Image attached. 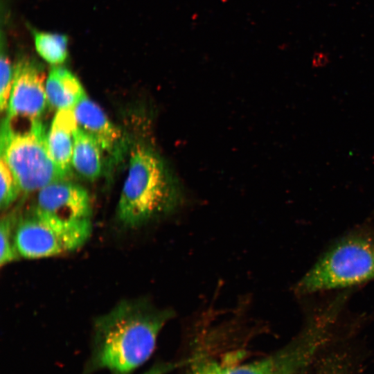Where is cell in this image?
Here are the masks:
<instances>
[{"mask_svg":"<svg viewBox=\"0 0 374 374\" xmlns=\"http://www.w3.org/2000/svg\"><path fill=\"white\" fill-rule=\"evenodd\" d=\"M328 333L322 321L312 318L299 338L274 354L244 363L195 357L188 360V374H302Z\"/></svg>","mask_w":374,"mask_h":374,"instance_id":"5b68a950","label":"cell"},{"mask_svg":"<svg viewBox=\"0 0 374 374\" xmlns=\"http://www.w3.org/2000/svg\"><path fill=\"white\" fill-rule=\"evenodd\" d=\"M103 150L97 141L79 126L73 133L72 166L84 179L93 181L103 169Z\"/></svg>","mask_w":374,"mask_h":374,"instance_id":"7c38bea8","label":"cell"},{"mask_svg":"<svg viewBox=\"0 0 374 374\" xmlns=\"http://www.w3.org/2000/svg\"><path fill=\"white\" fill-rule=\"evenodd\" d=\"M374 278V238L355 233L330 248L299 280L295 293L350 287Z\"/></svg>","mask_w":374,"mask_h":374,"instance_id":"277c9868","label":"cell"},{"mask_svg":"<svg viewBox=\"0 0 374 374\" xmlns=\"http://www.w3.org/2000/svg\"><path fill=\"white\" fill-rule=\"evenodd\" d=\"M178 363L161 364L156 365L143 374H166L178 366Z\"/></svg>","mask_w":374,"mask_h":374,"instance_id":"e0dca14e","label":"cell"},{"mask_svg":"<svg viewBox=\"0 0 374 374\" xmlns=\"http://www.w3.org/2000/svg\"><path fill=\"white\" fill-rule=\"evenodd\" d=\"M18 219L12 213L3 216L0 222V265L17 260L20 256L15 247V229Z\"/></svg>","mask_w":374,"mask_h":374,"instance_id":"5bb4252c","label":"cell"},{"mask_svg":"<svg viewBox=\"0 0 374 374\" xmlns=\"http://www.w3.org/2000/svg\"><path fill=\"white\" fill-rule=\"evenodd\" d=\"M78 126L91 135L103 152L117 157L123 146V136L103 109L87 96L73 108Z\"/></svg>","mask_w":374,"mask_h":374,"instance_id":"9c48e42d","label":"cell"},{"mask_svg":"<svg viewBox=\"0 0 374 374\" xmlns=\"http://www.w3.org/2000/svg\"><path fill=\"white\" fill-rule=\"evenodd\" d=\"M48 103L56 108H74L86 93L79 80L67 69L53 66L46 81Z\"/></svg>","mask_w":374,"mask_h":374,"instance_id":"8fae6325","label":"cell"},{"mask_svg":"<svg viewBox=\"0 0 374 374\" xmlns=\"http://www.w3.org/2000/svg\"><path fill=\"white\" fill-rule=\"evenodd\" d=\"M129 161L117 206L120 222L139 227L177 211L183 200L182 187L159 152L150 144L138 143Z\"/></svg>","mask_w":374,"mask_h":374,"instance_id":"7a4b0ae2","label":"cell"},{"mask_svg":"<svg viewBox=\"0 0 374 374\" xmlns=\"http://www.w3.org/2000/svg\"><path fill=\"white\" fill-rule=\"evenodd\" d=\"M43 67L33 58L21 57L14 65L8 116L39 118L47 100Z\"/></svg>","mask_w":374,"mask_h":374,"instance_id":"52a82bcc","label":"cell"},{"mask_svg":"<svg viewBox=\"0 0 374 374\" xmlns=\"http://www.w3.org/2000/svg\"><path fill=\"white\" fill-rule=\"evenodd\" d=\"M92 232L91 219L64 222L33 211L18 219L15 247L20 258L37 259L73 251L87 242Z\"/></svg>","mask_w":374,"mask_h":374,"instance_id":"8992f818","label":"cell"},{"mask_svg":"<svg viewBox=\"0 0 374 374\" xmlns=\"http://www.w3.org/2000/svg\"><path fill=\"white\" fill-rule=\"evenodd\" d=\"M0 207L6 210L17 199L21 190L12 170L6 161L0 160Z\"/></svg>","mask_w":374,"mask_h":374,"instance_id":"2e32d148","label":"cell"},{"mask_svg":"<svg viewBox=\"0 0 374 374\" xmlns=\"http://www.w3.org/2000/svg\"><path fill=\"white\" fill-rule=\"evenodd\" d=\"M6 39L1 32L0 59V108L3 112L8 109L14 79V66L8 54Z\"/></svg>","mask_w":374,"mask_h":374,"instance_id":"9a60e30c","label":"cell"},{"mask_svg":"<svg viewBox=\"0 0 374 374\" xmlns=\"http://www.w3.org/2000/svg\"><path fill=\"white\" fill-rule=\"evenodd\" d=\"M1 157L12 170L21 192L38 191L67 179L51 157L47 133L39 118L7 115L1 123Z\"/></svg>","mask_w":374,"mask_h":374,"instance_id":"3957f363","label":"cell"},{"mask_svg":"<svg viewBox=\"0 0 374 374\" xmlns=\"http://www.w3.org/2000/svg\"><path fill=\"white\" fill-rule=\"evenodd\" d=\"M36 51L53 66L62 64L68 57V37L65 35L30 28Z\"/></svg>","mask_w":374,"mask_h":374,"instance_id":"4fadbf2b","label":"cell"},{"mask_svg":"<svg viewBox=\"0 0 374 374\" xmlns=\"http://www.w3.org/2000/svg\"><path fill=\"white\" fill-rule=\"evenodd\" d=\"M33 211L64 222L91 219L92 213L87 191L66 180L55 181L38 190Z\"/></svg>","mask_w":374,"mask_h":374,"instance_id":"ba28073f","label":"cell"},{"mask_svg":"<svg viewBox=\"0 0 374 374\" xmlns=\"http://www.w3.org/2000/svg\"><path fill=\"white\" fill-rule=\"evenodd\" d=\"M173 315L172 310L145 299L121 301L96 319L84 374L100 370L129 374L150 357L159 332Z\"/></svg>","mask_w":374,"mask_h":374,"instance_id":"6da1fadb","label":"cell"},{"mask_svg":"<svg viewBox=\"0 0 374 374\" xmlns=\"http://www.w3.org/2000/svg\"><path fill=\"white\" fill-rule=\"evenodd\" d=\"M78 127L73 108L58 109L47 133V145L55 164L67 177L71 172L73 133Z\"/></svg>","mask_w":374,"mask_h":374,"instance_id":"30bf717a","label":"cell"}]
</instances>
